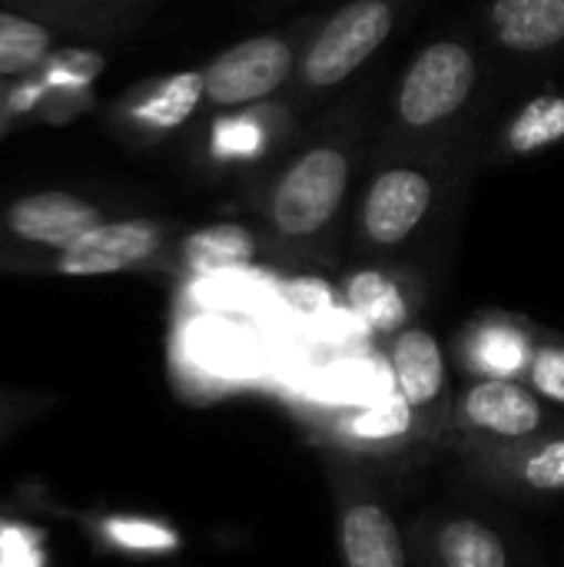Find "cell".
<instances>
[{"instance_id": "6da1fadb", "label": "cell", "mask_w": 564, "mask_h": 567, "mask_svg": "<svg viewBox=\"0 0 564 567\" xmlns=\"http://www.w3.org/2000/svg\"><path fill=\"white\" fill-rule=\"evenodd\" d=\"M356 130L316 136L273 166L259 186V216L289 249L326 243L346 213L356 176Z\"/></svg>"}, {"instance_id": "7a4b0ae2", "label": "cell", "mask_w": 564, "mask_h": 567, "mask_svg": "<svg viewBox=\"0 0 564 567\" xmlns=\"http://www.w3.org/2000/svg\"><path fill=\"white\" fill-rule=\"evenodd\" d=\"M482 86V63L469 40L439 37L425 43L402 70L392 90L396 136L429 140L452 126Z\"/></svg>"}, {"instance_id": "3957f363", "label": "cell", "mask_w": 564, "mask_h": 567, "mask_svg": "<svg viewBox=\"0 0 564 567\" xmlns=\"http://www.w3.org/2000/svg\"><path fill=\"white\" fill-rule=\"evenodd\" d=\"M399 13L402 7L389 0H356L329 13L319 27H312L302 47L296 70L299 90L306 96H319L356 76L359 66L369 63L392 37Z\"/></svg>"}, {"instance_id": "277c9868", "label": "cell", "mask_w": 564, "mask_h": 567, "mask_svg": "<svg viewBox=\"0 0 564 567\" xmlns=\"http://www.w3.org/2000/svg\"><path fill=\"white\" fill-rule=\"evenodd\" d=\"M309 27H289L273 33L246 37L223 53H216L206 66V103L223 110H246L259 103H273L283 86L299 70L302 47L309 40Z\"/></svg>"}, {"instance_id": "5b68a950", "label": "cell", "mask_w": 564, "mask_h": 567, "mask_svg": "<svg viewBox=\"0 0 564 567\" xmlns=\"http://www.w3.org/2000/svg\"><path fill=\"white\" fill-rule=\"evenodd\" d=\"M439 203V173L422 163H386L379 166L359 196L356 233L372 252H396L429 223Z\"/></svg>"}, {"instance_id": "8992f818", "label": "cell", "mask_w": 564, "mask_h": 567, "mask_svg": "<svg viewBox=\"0 0 564 567\" xmlns=\"http://www.w3.org/2000/svg\"><path fill=\"white\" fill-rule=\"evenodd\" d=\"M562 425L525 382L469 379L452 399V432L459 445H522Z\"/></svg>"}, {"instance_id": "52a82bcc", "label": "cell", "mask_w": 564, "mask_h": 567, "mask_svg": "<svg viewBox=\"0 0 564 567\" xmlns=\"http://www.w3.org/2000/svg\"><path fill=\"white\" fill-rule=\"evenodd\" d=\"M389 375L396 399L409 409L422 442L439 439L452 429V385H449V355L439 336L425 326H409L392 336L386 346Z\"/></svg>"}, {"instance_id": "ba28073f", "label": "cell", "mask_w": 564, "mask_h": 567, "mask_svg": "<svg viewBox=\"0 0 564 567\" xmlns=\"http://www.w3.org/2000/svg\"><path fill=\"white\" fill-rule=\"evenodd\" d=\"M332 492L342 567H412L406 535L376 488L352 472H332Z\"/></svg>"}, {"instance_id": "9c48e42d", "label": "cell", "mask_w": 564, "mask_h": 567, "mask_svg": "<svg viewBox=\"0 0 564 567\" xmlns=\"http://www.w3.org/2000/svg\"><path fill=\"white\" fill-rule=\"evenodd\" d=\"M296 106L286 100L223 110L206 130V159L216 169H266L296 140Z\"/></svg>"}, {"instance_id": "30bf717a", "label": "cell", "mask_w": 564, "mask_h": 567, "mask_svg": "<svg viewBox=\"0 0 564 567\" xmlns=\"http://www.w3.org/2000/svg\"><path fill=\"white\" fill-rule=\"evenodd\" d=\"M542 329L505 309L475 312L452 342V359L465 379L525 382Z\"/></svg>"}, {"instance_id": "8fae6325", "label": "cell", "mask_w": 564, "mask_h": 567, "mask_svg": "<svg viewBox=\"0 0 564 567\" xmlns=\"http://www.w3.org/2000/svg\"><path fill=\"white\" fill-rule=\"evenodd\" d=\"M459 455L489 488L512 495H564V422L522 445H459Z\"/></svg>"}, {"instance_id": "7c38bea8", "label": "cell", "mask_w": 564, "mask_h": 567, "mask_svg": "<svg viewBox=\"0 0 564 567\" xmlns=\"http://www.w3.org/2000/svg\"><path fill=\"white\" fill-rule=\"evenodd\" d=\"M166 243H170L166 226L160 219H150V216L100 223L80 243L57 252L53 272L76 276V279L130 272V269L153 262L166 249Z\"/></svg>"}, {"instance_id": "4fadbf2b", "label": "cell", "mask_w": 564, "mask_h": 567, "mask_svg": "<svg viewBox=\"0 0 564 567\" xmlns=\"http://www.w3.org/2000/svg\"><path fill=\"white\" fill-rule=\"evenodd\" d=\"M342 299L349 312L372 332V336H399L416 326L419 306L425 299L422 282L392 262H362L346 272Z\"/></svg>"}, {"instance_id": "5bb4252c", "label": "cell", "mask_w": 564, "mask_h": 567, "mask_svg": "<svg viewBox=\"0 0 564 567\" xmlns=\"http://www.w3.org/2000/svg\"><path fill=\"white\" fill-rule=\"evenodd\" d=\"M206 100L203 70H180L136 86L116 106L120 130L136 143H156L176 133Z\"/></svg>"}, {"instance_id": "9a60e30c", "label": "cell", "mask_w": 564, "mask_h": 567, "mask_svg": "<svg viewBox=\"0 0 564 567\" xmlns=\"http://www.w3.org/2000/svg\"><path fill=\"white\" fill-rule=\"evenodd\" d=\"M3 223L10 236H17L20 243L63 252L106 219L96 203L80 199L73 193L47 189V193H30L10 203L3 213Z\"/></svg>"}, {"instance_id": "2e32d148", "label": "cell", "mask_w": 564, "mask_h": 567, "mask_svg": "<svg viewBox=\"0 0 564 567\" xmlns=\"http://www.w3.org/2000/svg\"><path fill=\"white\" fill-rule=\"evenodd\" d=\"M416 545L429 567H515L502 532L465 512L429 518L416 535Z\"/></svg>"}, {"instance_id": "e0dca14e", "label": "cell", "mask_w": 564, "mask_h": 567, "mask_svg": "<svg viewBox=\"0 0 564 567\" xmlns=\"http://www.w3.org/2000/svg\"><path fill=\"white\" fill-rule=\"evenodd\" d=\"M326 432L339 449L356 455H399L422 442L409 409L396 395L342 409L329 419Z\"/></svg>"}, {"instance_id": "ac0fdd59", "label": "cell", "mask_w": 564, "mask_h": 567, "mask_svg": "<svg viewBox=\"0 0 564 567\" xmlns=\"http://www.w3.org/2000/svg\"><path fill=\"white\" fill-rule=\"evenodd\" d=\"M489 37L519 56H545L564 47V0H499L482 10Z\"/></svg>"}, {"instance_id": "d6986e66", "label": "cell", "mask_w": 564, "mask_h": 567, "mask_svg": "<svg viewBox=\"0 0 564 567\" xmlns=\"http://www.w3.org/2000/svg\"><path fill=\"white\" fill-rule=\"evenodd\" d=\"M564 143V90H542L519 103L495 136L499 159H525Z\"/></svg>"}, {"instance_id": "ffe728a7", "label": "cell", "mask_w": 564, "mask_h": 567, "mask_svg": "<svg viewBox=\"0 0 564 567\" xmlns=\"http://www.w3.org/2000/svg\"><path fill=\"white\" fill-rule=\"evenodd\" d=\"M263 239L246 223H209L180 243V266L193 276H216L246 269L259 259Z\"/></svg>"}, {"instance_id": "44dd1931", "label": "cell", "mask_w": 564, "mask_h": 567, "mask_svg": "<svg viewBox=\"0 0 564 567\" xmlns=\"http://www.w3.org/2000/svg\"><path fill=\"white\" fill-rule=\"evenodd\" d=\"M93 535L110 551L130 558H173L183 551L180 528L153 515H100Z\"/></svg>"}, {"instance_id": "7402d4cb", "label": "cell", "mask_w": 564, "mask_h": 567, "mask_svg": "<svg viewBox=\"0 0 564 567\" xmlns=\"http://www.w3.org/2000/svg\"><path fill=\"white\" fill-rule=\"evenodd\" d=\"M50 43L53 37L47 23L23 13L0 10V80L37 73L53 56Z\"/></svg>"}, {"instance_id": "603a6c76", "label": "cell", "mask_w": 564, "mask_h": 567, "mask_svg": "<svg viewBox=\"0 0 564 567\" xmlns=\"http://www.w3.org/2000/svg\"><path fill=\"white\" fill-rule=\"evenodd\" d=\"M525 385L545 402V405H558L564 409V336L542 332Z\"/></svg>"}, {"instance_id": "cb8c5ba5", "label": "cell", "mask_w": 564, "mask_h": 567, "mask_svg": "<svg viewBox=\"0 0 564 567\" xmlns=\"http://www.w3.org/2000/svg\"><path fill=\"white\" fill-rule=\"evenodd\" d=\"M0 567H43L40 538L23 525H0Z\"/></svg>"}, {"instance_id": "d4e9b609", "label": "cell", "mask_w": 564, "mask_h": 567, "mask_svg": "<svg viewBox=\"0 0 564 567\" xmlns=\"http://www.w3.org/2000/svg\"><path fill=\"white\" fill-rule=\"evenodd\" d=\"M286 299L302 312H319V309L332 306V289L319 279H296L286 286Z\"/></svg>"}, {"instance_id": "484cf974", "label": "cell", "mask_w": 564, "mask_h": 567, "mask_svg": "<svg viewBox=\"0 0 564 567\" xmlns=\"http://www.w3.org/2000/svg\"><path fill=\"white\" fill-rule=\"evenodd\" d=\"M213 339H216V329H209V326H199L196 329V342L199 346H213ZM219 346H226V342H219ZM213 352H206V369H209V375H213V359H209ZM229 362H233V349L226 346L223 352H216V369H219V375L229 369Z\"/></svg>"}, {"instance_id": "4316f807", "label": "cell", "mask_w": 564, "mask_h": 567, "mask_svg": "<svg viewBox=\"0 0 564 567\" xmlns=\"http://www.w3.org/2000/svg\"><path fill=\"white\" fill-rule=\"evenodd\" d=\"M7 100H10V86H7V80H0V116L7 113Z\"/></svg>"}, {"instance_id": "83f0119b", "label": "cell", "mask_w": 564, "mask_h": 567, "mask_svg": "<svg viewBox=\"0 0 564 567\" xmlns=\"http://www.w3.org/2000/svg\"><path fill=\"white\" fill-rule=\"evenodd\" d=\"M7 429H10V419H3V415H0V435H3Z\"/></svg>"}]
</instances>
